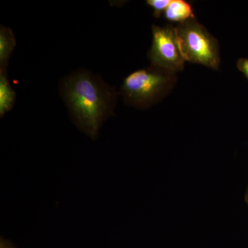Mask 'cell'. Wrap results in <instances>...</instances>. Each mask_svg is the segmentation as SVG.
I'll list each match as a JSON object with an SVG mask.
<instances>
[{
	"label": "cell",
	"instance_id": "obj_11",
	"mask_svg": "<svg viewBox=\"0 0 248 248\" xmlns=\"http://www.w3.org/2000/svg\"><path fill=\"white\" fill-rule=\"evenodd\" d=\"M245 200H246V203H247L248 205V186L247 190H246V195H245Z\"/></svg>",
	"mask_w": 248,
	"mask_h": 248
},
{
	"label": "cell",
	"instance_id": "obj_8",
	"mask_svg": "<svg viewBox=\"0 0 248 248\" xmlns=\"http://www.w3.org/2000/svg\"><path fill=\"white\" fill-rule=\"evenodd\" d=\"M171 0H148L146 4L153 10V16L156 18L161 17L164 14L168 6L170 4Z\"/></svg>",
	"mask_w": 248,
	"mask_h": 248
},
{
	"label": "cell",
	"instance_id": "obj_10",
	"mask_svg": "<svg viewBox=\"0 0 248 248\" xmlns=\"http://www.w3.org/2000/svg\"><path fill=\"white\" fill-rule=\"evenodd\" d=\"M0 248H16L14 245L10 243L9 241L1 239L0 241Z\"/></svg>",
	"mask_w": 248,
	"mask_h": 248
},
{
	"label": "cell",
	"instance_id": "obj_1",
	"mask_svg": "<svg viewBox=\"0 0 248 248\" xmlns=\"http://www.w3.org/2000/svg\"><path fill=\"white\" fill-rule=\"evenodd\" d=\"M60 92L73 123L92 139L97 138L102 124L114 115L120 95L115 87L86 69L64 77Z\"/></svg>",
	"mask_w": 248,
	"mask_h": 248
},
{
	"label": "cell",
	"instance_id": "obj_9",
	"mask_svg": "<svg viewBox=\"0 0 248 248\" xmlns=\"http://www.w3.org/2000/svg\"><path fill=\"white\" fill-rule=\"evenodd\" d=\"M236 67L248 79V58L239 59L236 63Z\"/></svg>",
	"mask_w": 248,
	"mask_h": 248
},
{
	"label": "cell",
	"instance_id": "obj_5",
	"mask_svg": "<svg viewBox=\"0 0 248 248\" xmlns=\"http://www.w3.org/2000/svg\"><path fill=\"white\" fill-rule=\"evenodd\" d=\"M164 16L166 20L179 24L196 18L192 4L185 0H171Z\"/></svg>",
	"mask_w": 248,
	"mask_h": 248
},
{
	"label": "cell",
	"instance_id": "obj_4",
	"mask_svg": "<svg viewBox=\"0 0 248 248\" xmlns=\"http://www.w3.org/2000/svg\"><path fill=\"white\" fill-rule=\"evenodd\" d=\"M151 48L147 54L151 65L177 73L184 69L186 61L178 43L175 27L152 26Z\"/></svg>",
	"mask_w": 248,
	"mask_h": 248
},
{
	"label": "cell",
	"instance_id": "obj_7",
	"mask_svg": "<svg viewBox=\"0 0 248 248\" xmlns=\"http://www.w3.org/2000/svg\"><path fill=\"white\" fill-rule=\"evenodd\" d=\"M16 93L11 87L8 79L7 71L0 72V116L5 114L14 107Z\"/></svg>",
	"mask_w": 248,
	"mask_h": 248
},
{
	"label": "cell",
	"instance_id": "obj_6",
	"mask_svg": "<svg viewBox=\"0 0 248 248\" xmlns=\"http://www.w3.org/2000/svg\"><path fill=\"white\" fill-rule=\"evenodd\" d=\"M16 46L14 32L9 27H0V72L7 71L10 57Z\"/></svg>",
	"mask_w": 248,
	"mask_h": 248
},
{
	"label": "cell",
	"instance_id": "obj_2",
	"mask_svg": "<svg viewBox=\"0 0 248 248\" xmlns=\"http://www.w3.org/2000/svg\"><path fill=\"white\" fill-rule=\"evenodd\" d=\"M177 81V73L151 64L129 74L124 80L120 94L127 105L145 110L164 99Z\"/></svg>",
	"mask_w": 248,
	"mask_h": 248
},
{
	"label": "cell",
	"instance_id": "obj_3",
	"mask_svg": "<svg viewBox=\"0 0 248 248\" xmlns=\"http://www.w3.org/2000/svg\"><path fill=\"white\" fill-rule=\"evenodd\" d=\"M178 43L186 62L218 70L221 63L218 40L196 18L175 27Z\"/></svg>",
	"mask_w": 248,
	"mask_h": 248
}]
</instances>
